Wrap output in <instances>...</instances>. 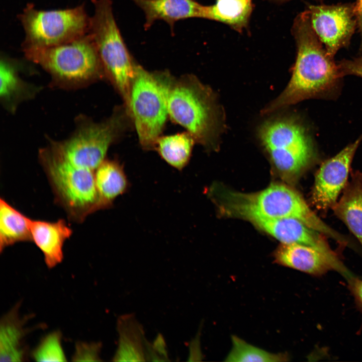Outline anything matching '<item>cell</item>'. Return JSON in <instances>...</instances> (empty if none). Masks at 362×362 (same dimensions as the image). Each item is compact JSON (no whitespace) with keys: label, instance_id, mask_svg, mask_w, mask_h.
Returning <instances> with one entry per match:
<instances>
[{"label":"cell","instance_id":"6da1fadb","mask_svg":"<svg viewBox=\"0 0 362 362\" xmlns=\"http://www.w3.org/2000/svg\"><path fill=\"white\" fill-rule=\"evenodd\" d=\"M292 32L297 55L293 74L283 93L263 110L270 113L306 99L324 97L336 88L343 76L314 32L307 10L295 19Z\"/></svg>","mask_w":362,"mask_h":362},{"label":"cell","instance_id":"7a4b0ae2","mask_svg":"<svg viewBox=\"0 0 362 362\" xmlns=\"http://www.w3.org/2000/svg\"><path fill=\"white\" fill-rule=\"evenodd\" d=\"M209 194L225 216L244 220L253 216L295 219L339 243L347 241L316 215L298 192L287 186L273 184L256 193H245L217 185L210 188Z\"/></svg>","mask_w":362,"mask_h":362},{"label":"cell","instance_id":"3957f363","mask_svg":"<svg viewBox=\"0 0 362 362\" xmlns=\"http://www.w3.org/2000/svg\"><path fill=\"white\" fill-rule=\"evenodd\" d=\"M39 159L55 202L70 220L82 223L102 209L96 185L97 169L69 161L51 145L40 150Z\"/></svg>","mask_w":362,"mask_h":362},{"label":"cell","instance_id":"277c9868","mask_svg":"<svg viewBox=\"0 0 362 362\" xmlns=\"http://www.w3.org/2000/svg\"><path fill=\"white\" fill-rule=\"evenodd\" d=\"M170 119L206 148L215 145L221 113L212 90L193 75L173 77L168 95Z\"/></svg>","mask_w":362,"mask_h":362},{"label":"cell","instance_id":"5b68a950","mask_svg":"<svg viewBox=\"0 0 362 362\" xmlns=\"http://www.w3.org/2000/svg\"><path fill=\"white\" fill-rule=\"evenodd\" d=\"M23 50L29 60L40 65L63 85L80 86L106 76L96 45L89 32L61 45Z\"/></svg>","mask_w":362,"mask_h":362},{"label":"cell","instance_id":"8992f818","mask_svg":"<svg viewBox=\"0 0 362 362\" xmlns=\"http://www.w3.org/2000/svg\"><path fill=\"white\" fill-rule=\"evenodd\" d=\"M173 77L151 72L137 64L130 96L129 112L142 147L155 149L167 117L168 95Z\"/></svg>","mask_w":362,"mask_h":362},{"label":"cell","instance_id":"52a82bcc","mask_svg":"<svg viewBox=\"0 0 362 362\" xmlns=\"http://www.w3.org/2000/svg\"><path fill=\"white\" fill-rule=\"evenodd\" d=\"M95 12L90 17L92 36L105 71L129 112L132 83L137 64L131 55L116 22L111 0H92Z\"/></svg>","mask_w":362,"mask_h":362},{"label":"cell","instance_id":"ba28073f","mask_svg":"<svg viewBox=\"0 0 362 362\" xmlns=\"http://www.w3.org/2000/svg\"><path fill=\"white\" fill-rule=\"evenodd\" d=\"M132 121L124 105L117 107L110 117L99 123H80L67 139L51 145L68 160L95 169L106 159L110 146L128 129Z\"/></svg>","mask_w":362,"mask_h":362},{"label":"cell","instance_id":"9c48e42d","mask_svg":"<svg viewBox=\"0 0 362 362\" xmlns=\"http://www.w3.org/2000/svg\"><path fill=\"white\" fill-rule=\"evenodd\" d=\"M18 17L25 34L23 49L72 41L88 33L90 21L84 4L65 10L41 11L29 4Z\"/></svg>","mask_w":362,"mask_h":362},{"label":"cell","instance_id":"30bf717a","mask_svg":"<svg viewBox=\"0 0 362 362\" xmlns=\"http://www.w3.org/2000/svg\"><path fill=\"white\" fill-rule=\"evenodd\" d=\"M258 133L276 167L287 175H298L315 158L310 136L302 123L293 117L265 122Z\"/></svg>","mask_w":362,"mask_h":362},{"label":"cell","instance_id":"8fae6325","mask_svg":"<svg viewBox=\"0 0 362 362\" xmlns=\"http://www.w3.org/2000/svg\"><path fill=\"white\" fill-rule=\"evenodd\" d=\"M311 27L327 53L333 57L347 45L357 25L354 4L311 5Z\"/></svg>","mask_w":362,"mask_h":362},{"label":"cell","instance_id":"7c38bea8","mask_svg":"<svg viewBox=\"0 0 362 362\" xmlns=\"http://www.w3.org/2000/svg\"><path fill=\"white\" fill-rule=\"evenodd\" d=\"M362 135L333 157L325 161L317 170L312 193V202L321 211H326L337 202L346 185L351 164Z\"/></svg>","mask_w":362,"mask_h":362},{"label":"cell","instance_id":"4fadbf2b","mask_svg":"<svg viewBox=\"0 0 362 362\" xmlns=\"http://www.w3.org/2000/svg\"><path fill=\"white\" fill-rule=\"evenodd\" d=\"M274 258L280 265L315 277L330 270L338 272L346 280L353 275L334 252H327L312 246L282 243L275 252Z\"/></svg>","mask_w":362,"mask_h":362},{"label":"cell","instance_id":"5bb4252c","mask_svg":"<svg viewBox=\"0 0 362 362\" xmlns=\"http://www.w3.org/2000/svg\"><path fill=\"white\" fill-rule=\"evenodd\" d=\"M246 220L269 234L282 243H297L333 252L325 236L302 222L293 218H269L250 217Z\"/></svg>","mask_w":362,"mask_h":362},{"label":"cell","instance_id":"9a60e30c","mask_svg":"<svg viewBox=\"0 0 362 362\" xmlns=\"http://www.w3.org/2000/svg\"><path fill=\"white\" fill-rule=\"evenodd\" d=\"M145 14V30L149 29L156 20H163L169 26L173 35L175 23L192 18L209 19V6L195 0H131Z\"/></svg>","mask_w":362,"mask_h":362},{"label":"cell","instance_id":"2e32d148","mask_svg":"<svg viewBox=\"0 0 362 362\" xmlns=\"http://www.w3.org/2000/svg\"><path fill=\"white\" fill-rule=\"evenodd\" d=\"M21 302H17L1 317L0 361H24L28 357L25 339L30 329L27 318L20 314Z\"/></svg>","mask_w":362,"mask_h":362},{"label":"cell","instance_id":"e0dca14e","mask_svg":"<svg viewBox=\"0 0 362 362\" xmlns=\"http://www.w3.org/2000/svg\"><path fill=\"white\" fill-rule=\"evenodd\" d=\"M29 225L32 242L42 252L46 265L55 267L63 259V247L72 229L62 219L50 222L30 218Z\"/></svg>","mask_w":362,"mask_h":362},{"label":"cell","instance_id":"ac0fdd59","mask_svg":"<svg viewBox=\"0 0 362 362\" xmlns=\"http://www.w3.org/2000/svg\"><path fill=\"white\" fill-rule=\"evenodd\" d=\"M118 341L113 356L114 361H146L147 340L142 326L132 314L120 316L117 319Z\"/></svg>","mask_w":362,"mask_h":362},{"label":"cell","instance_id":"d6986e66","mask_svg":"<svg viewBox=\"0 0 362 362\" xmlns=\"http://www.w3.org/2000/svg\"><path fill=\"white\" fill-rule=\"evenodd\" d=\"M341 198L332 207L362 246V173L352 174Z\"/></svg>","mask_w":362,"mask_h":362},{"label":"cell","instance_id":"ffe728a7","mask_svg":"<svg viewBox=\"0 0 362 362\" xmlns=\"http://www.w3.org/2000/svg\"><path fill=\"white\" fill-rule=\"evenodd\" d=\"M95 179L102 209L111 207L129 187L123 167L117 160L106 158L98 167Z\"/></svg>","mask_w":362,"mask_h":362},{"label":"cell","instance_id":"44dd1931","mask_svg":"<svg viewBox=\"0 0 362 362\" xmlns=\"http://www.w3.org/2000/svg\"><path fill=\"white\" fill-rule=\"evenodd\" d=\"M30 218L0 199V251L21 242H32Z\"/></svg>","mask_w":362,"mask_h":362},{"label":"cell","instance_id":"7402d4cb","mask_svg":"<svg viewBox=\"0 0 362 362\" xmlns=\"http://www.w3.org/2000/svg\"><path fill=\"white\" fill-rule=\"evenodd\" d=\"M195 142L193 135L187 131L160 136L157 140L155 149L169 165L181 170L188 163Z\"/></svg>","mask_w":362,"mask_h":362},{"label":"cell","instance_id":"603a6c76","mask_svg":"<svg viewBox=\"0 0 362 362\" xmlns=\"http://www.w3.org/2000/svg\"><path fill=\"white\" fill-rule=\"evenodd\" d=\"M252 9L251 0H217L215 5L209 6V19L241 31L247 25Z\"/></svg>","mask_w":362,"mask_h":362},{"label":"cell","instance_id":"cb8c5ba5","mask_svg":"<svg viewBox=\"0 0 362 362\" xmlns=\"http://www.w3.org/2000/svg\"><path fill=\"white\" fill-rule=\"evenodd\" d=\"M232 346L225 359L230 362H281L289 361L286 353H274L251 345L239 337L232 335Z\"/></svg>","mask_w":362,"mask_h":362},{"label":"cell","instance_id":"d4e9b609","mask_svg":"<svg viewBox=\"0 0 362 362\" xmlns=\"http://www.w3.org/2000/svg\"><path fill=\"white\" fill-rule=\"evenodd\" d=\"M0 96L5 103H16L27 94V84L21 79L12 62L2 57L0 63Z\"/></svg>","mask_w":362,"mask_h":362},{"label":"cell","instance_id":"484cf974","mask_svg":"<svg viewBox=\"0 0 362 362\" xmlns=\"http://www.w3.org/2000/svg\"><path fill=\"white\" fill-rule=\"evenodd\" d=\"M62 338L60 330H54L46 334L31 351V357L36 361H67Z\"/></svg>","mask_w":362,"mask_h":362},{"label":"cell","instance_id":"4316f807","mask_svg":"<svg viewBox=\"0 0 362 362\" xmlns=\"http://www.w3.org/2000/svg\"><path fill=\"white\" fill-rule=\"evenodd\" d=\"M102 344L100 342L77 341L71 357L73 361H100Z\"/></svg>","mask_w":362,"mask_h":362},{"label":"cell","instance_id":"83f0119b","mask_svg":"<svg viewBox=\"0 0 362 362\" xmlns=\"http://www.w3.org/2000/svg\"><path fill=\"white\" fill-rule=\"evenodd\" d=\"M338 65L343 76L350 74L362 77V57L343 60Z\"/></svg>","mask_w":362,"mask_h":362},{"label":"cell","instance_id":"f1b7e54d","mask_svg":"<svg viewBox=\"0 0 362 362\" xmlns=\"http://www.w3.org/2000/svg\"><path fill=\"white\" fill-rule=\"evenodd\" d=\"M347 280L348 289L353 296L356 307L362 314V279L353 275Z\"/></svg>","mask_w":362,"mask_h":362},{"label":"cell","instance_id":"f546056e","mask_svg":"<svg viewBox=\"0 0 362 362\" xmlns=\"http://www.w3.org/2000/svg\"><path fill=\"white\" fill-rule=\"evenodd\" d=\"M355 14L358 26L362 35V0H356L354 4Z\"/></svg>","mask_w":362,"mask_h":362},{"label":"cell","instance_id":"4dcf8cb0","mask_svg":"<svg viewBox=\"0 0 362 362\" xmlns=\"http://www.w3.org/2000/svg\"><path fill=\"white\" fill-rule=\"evenodd\" d=\"M272 1H275V2H285V1H287L288 0H272Z\"/></svg>","mask_w":362,"mask_h":362}]
</instances>
